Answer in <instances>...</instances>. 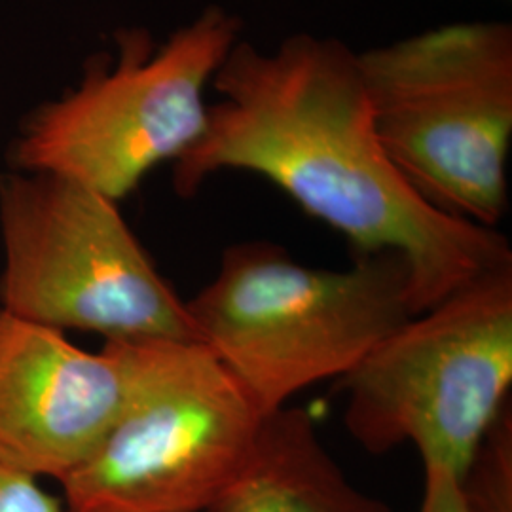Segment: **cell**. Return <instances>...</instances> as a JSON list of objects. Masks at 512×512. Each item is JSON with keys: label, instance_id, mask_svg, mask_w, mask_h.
<instances>
[{"label": "cell", "instance_id": "5", "mask_svg": "<svg viewBox=\"0 0 512 512\" xmlns=\"http://www.w3.org/2000/svg\"><path fill=\"white\" fill-rule=\"evenodd\" d=\"M129 391L105 439L61 484L67 512H209L255 458L251 395L200 342H124Z\"/></svg>", "mask_w": 512, "mask_h": 512}, {"label": "cell", "instance_id": "11", "mask_svg": "<svg viewBox=\"0 0 512 512\" xmlns=\"http://www.w3.org/2000/svg\"><path fill=\"white\" fill-rule=\"evenodd\" d=\"M0 512H67L63 499L46 492L37 478L0 465Z\"/></svg>", "mask_w": 512, "mask_h": 512}, {"label": "cell", "instance_id": "3", "mask_svg": "<svg viewBox=\"0 0 512 512\" xmlns=\"http://www.w3.org/2000/svg\"><path fill=\"white\" fill-rule=\"evenodd\" d=\"M389 160L442 213L497 228L509 207L512 27L458 21L357 54Z\"/></svg>", "mask_w": 512, "mask_h": 512}, {"label": "cell", "instance_id": "4", "mask_svg": "<svg viewBox=\"0 0 512 512\" xmlns=\"http://www.w3.org/2000/svg\"><path fill=\"white\" fill-rule=\"evenodd\" d=\"M241 27L234 12L211 4L164 44L145 29L120 31L112 65L93 61L78 88L23 120L10 148L12 169L126 200L154 167L177 162L200 141L205 92Z\"/></svg>", "mask_w": 512, "mask_h": 512}, {"label": "cell", "instance_id": "12", "mask_svg": "<svg viewBox=\"0 0 512 512\" xmlns=\"http://www.w3.org/2000/svg\"><path fill=\"white\" fill-rule=\"evenodd\" d=\"M420 512H471L461 494L458 476L439 467H425Z\"/></svg>", "mask_w": 512, "mask_h": 512}, {"label": "cell", "instance_id": "1", "mask_svg": "<svg viewBox=\"0 0 512 512\" xmlns=\"http://www.w3.org/2000/svg\"><path fill=\"white\" fill-rule=\"evenodd\" d=\"M211 86L219 103L175 162L181 198L224 169L260 175L357 255L403 256L416 315L512 268L497 228L446 215L406 183L378 139L357 52L342 40L294 33L272 50L239 40Z\"/></svg>", "mask_w": 512, "mask_h": 512}, {"label": "cell", "instance_id": "9", "mask_svg": "<svg viewBox=\"0 0 512 512\" xmlns=\"http://www.w3.org/2000/svg\"><path fill=\"white\" fill-rule=\"evenodd\" d=\"M209 512H389L357 490L332 459L310 414L281 408L268 416L255 458Z\"/></svg>", "mask_w": 512, "mask_h": 512}, {"label": "cell", "instance_id": "7", "mask_svg": "<svg viewBox=\"0 0 512 512\" xmlns=\"http://www.w3.org/2000/svg\"><path fill=\"white\" fill-rule=\"evenodd\" d=\"M338 382L346 429L366 452L410 442L423 467L461 480L509 404L512 268L410 317Z\"/></svg>", "mask_w": 512, "mask_h": 512}, {"label": "cell", "instance_id": "2", "mask_svg": "<svg viewBox=\"0 0 512 512\" xmlns=\"http://www.w3.org/2000/svg\"><path fill=\"white\" fill-rule=\"evenodd\" d=\"M186 306L198 342L264 416L311 385L344 378L416 315L403 256L357 255L346 270H325L268 241L230 245Z\"/></svg>", "mask_w": 512, "mask_h": 512}, {"label": "cell", "instance_id": "6", "mask_svg": "<svg viewBox=\"0 0 512 512\" xmlns=\"http://www.w3.org/2000/svg\"><path fill=\"white\" fill-rule=\"evenodd\" d=\"M0 308L105 342H198L190 311L158 272L118 203L80 184L0 177Z\"/></svg>", "mask_w": 512, "mask_h": 512}, {"label": "cell", "instance_id": "10", "mask_svg": "<svg viewBox=\"0 0 512 512\" xmlns=\"http://www.w3.org/2000/svg\"><path fill=\"white\" fill-rule=\"evenodd\" d=\"M471 512H512V412L507 404L459 480Z\"/></svg>", "mask_w": 512, "mask_h": 512}, {"label": "cell", "instance_id": "8", "mask_svg": "<svg viewBox=\"0 0 512 512\" xmlns=\"http://www.w3.org/2000/svg\"><path fill=\"white\" fill-rule=\"evenodd\" d=\"M129 378L124 342L86 351L0 308V465L63 482L120 416Z\"/></svg>", "mask_w": 512, "mask_h": 512}]
</instances>
